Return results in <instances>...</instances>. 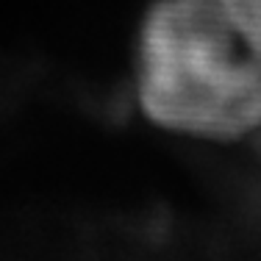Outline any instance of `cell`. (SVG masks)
Listing matches in <instances>:
<instances>
[{"instance_id":"cell-1","label":"cell","mask_w":261,"mask_h":261,"mask_svg":"<svg viewBox=\"0 0 261 261\" xmlns=\"http://www.w3.org/2000/svg\"><path fill=\"white\" fill-rule=\"evenodd\" d=\"M136 100L164 130L236 142L261 128V67L217 0H156L139 28Z\"/></svg>"},{"instance_id":"cell-2","label":"cell","mask_w":261,"mask_h":261,"mask_svg":"<svg viewBox=\"0 0 261 261\" xmlns=\"http://www.w3.org/2000/svg\"><path fill=\"white\" fill-rule=\"evenodd\" d=\"M236 39L261 67V0H217Z\"/></svg>"}]
</instances>
